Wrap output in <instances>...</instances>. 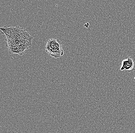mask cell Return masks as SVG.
<instances>
[{
	"label": "cell",
	"mask_w": 135,
	"mask_h": 133,
	"mask_svg": "<svg viewBox=\"0 0 135 133\" xmlns=\"http://www.w3.org/2000/svg\"><path fill=\"white\" fill-rule=\"evenodd\" d=\"M45 49L49 55L55 58L63 56L64 53L61 42L59 40H49Z\"/></svg>",
	"instance_id": "obj_1"
},
{
	"label": "cell",
	"mask_w": 135,
	"mask_h": 133,
	"mask_svg": "<svg viewBox=\"0 0 135 133\" xmlns=\"http://www.w3.org/2000/svg\"><path fill=\"white\" fill-rule=\"evenodd\" d=\"M7 47L9 48L10 54L17 53L20 55H22L24 53V52L21 51L18 45H11L7 46Z\"/></svg>",
	"instance_id": "obj_3"
},
{
	"label": "cell",
	"mask_w": 135,
	"mask_h": 133,
	"mask_svg": "<svg viewBox=\"0 0 135 133\" xmlns=\"http://www.w3.org/2000/svg\"><path fill=\"white\" fill-rule=\"evenodd\" d=\"M134 79L135 80V77H134Z\"/></svg>",
	"instance_id": "obj_5"
},
{
	"label": "cell",
	"mask_w": 135,
	"mask_h": 133,
	"mask_svg": "<svg viewBox=\"0 0 135 133\" xmlns=\"http://www.w3.org/2000/svg\"><path fill=\"white\" fill-rule=\"evenodd\" d=\"M135 66L134 60L132 57H127L126 59L122 60L120 70H125L127 72L134 71Z\"/></svg>",
	"instance_id": "obj_2"
},
{
	"label": "cell",
	"mask_w": 135,
	"mask_h": 133,
	"mask_svg": "<svg viewBox=\"0 0 135 133\" xmlns=\"http://www.w3.org/2000/svg\"><path fill=\"white\" fill-rule=\"evenodd\" d=\"M89 26V24L88 23H86L84 25V27H86L87 28H88Z\"/></svg>",
	"instance_id": "obj_4"
}]
</instances>
